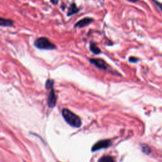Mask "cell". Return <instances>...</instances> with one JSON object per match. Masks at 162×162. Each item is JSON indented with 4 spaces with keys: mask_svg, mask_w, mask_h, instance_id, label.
I'll return each instance as SVG.
<instances>
[{
    "mask_svg": "<svg viewBox=\"0 0 162 162\" xmlns=\"http://www.w3.org/2000/svg\"><path fill=\"white\" fill-rule=\"evenodd\" d=\"M98 162H115L114 158L110 156H104L98 160Z\"/></svg>",
    "mask_w": 162,
    "mask_h": 162,
    "instance_id": "10",
    "label": "cell"
},
{
    "mask_svg": "<svg viewBox=\"0 0 162 162\" xmlns=\"http://www.w3.org/2000/svg\"><path fill=\"white\" fill-rule=\"evenodd\" d=\"M79 11V10L75 4L73 3L70 5V7L69 9V12H68V13H67V15L68 16H71V15H72L77 13Z\"/></svg>",
    "mask_w": 162,
    "mask_h": 162,
    "instance_id": "8",
    "label": "cell"
},
{
    "mask_svg": "<svg viewBox=\"0 0 162 162\" xmlns=\"http://www.w3.org/2000/svg\"><path fill=\"white\" fill-rule=\"evenodd\" d=\"M156 6H157L162 11V4L161 3H160L158 2H155Z\"/></svg>",
    "mask_w": 162,
    "mask_h": 162,
    "instance_id": "14",
    "label": "cell"
},
{
    "mask_svg": "<svg viewBox=\"0 0 162 162\" xmlns=\"http://www.w3.org/2000/svg\"><path fill=\"white\" fill-rule=\"evenodd\" d=\"M92 21H93V19L92 18L86 17L84 18L78 22H77L75 25V27H80V28L86 27V26L90 25L92 22Z\"/></svg>",
    "mask_w": 162,
    "mask_h": 162,
    "instance_id": "6",
    "label": "cell"
},
{
    "mask_svg": "<svg viewBox=\"0 0 162 162\" xmlns=\"http://www.w3.org/2000/svg\"><path fill=\"white\" fill-rule=\"evenodd\" d=\"M61 113L65 121L70 126L75 128H79L82 125V121L80 117L69 110V109L64 108L62 109Z\"/></svg>",
    "mask_w": 162,
    "mask_h": 162,
    "instance_id": "1",
    "label": "cell"
},
{
    "mask_svg": "<svg viewBox=\"0 0 162 162\" xmlns=\"http://www.w3.org/2000/svg\"><path fill=\"white\" fill-rule=\"evenodd\" d=\"M52 87H54V81L52 79H48L46 82V88L49 90Z\"/></svg>",
    "mask_w": 162,
    "mask_h": 162,
    "instance_id": "11",
    "label": "cell"
},
{
    "mask_svg": "<svg viewBox=\"0 0 162 162\" xmlns=\"http://www.w3.org/2000/svg\"><path fill=\"white\" fill-rule=\"evenodd\" d=\"M138 58H135V57H130L129 58V61L130 62H132V63H135V62H137L138 61Z\"/></svg>",
    "mask_w": 162,
    "mask_h": 162,
    "instance_id": "13",
    "label": "cell"
},
{
    "mask_svg": "<svg viewBox=\"0 0 162 162\" xmlns=\"http://www.w3.org/2000/svg\"><path fill=\"white\" fill-rule=\"evenodd\" d=\"M13 25V21L0 17V26L1 27H12Z\"/></svg>",
    "mask_w": 162,
    "mask_h": 162,
    "instance_id": "7",
    "label": "cell"
},
{
    "mask_svg": "<svg viewBox=\"0 0 162 162\" xmlns=\"http://www.w3.org/2000/svg\"><path fill=\"white\" fill-rule=\"evenodd\" d=\"M35 47L40 50H51L56 49V46L46 38L41 37L36 39L34 43Z\"/></svg>",
    "mask_w": 162,
    "mask_h": 162,
    "instance_id": "2",
    "label": "cell"
},
{
    "mask_svg": "<svg viewBox=\"0 0 162 162\" xmlns=\"http://www.w3.org/2000/svg\"><path fill=\"white\" fill-rule=\"evenodd\" d=\"M50 92L48 97V105L50 108H53L56 103V96L54 90V87L50 89Z\"/></svg>",
    "mask_w": 162,
    "mask_h": 162,
    "instance_id": "4",
    "label": "cell"
},
{
    "mask_svg": "<svg viewBox=\"0 0 162 162\" xmlns=\"http://www.w3.org/2000/svg\"><path fill=\"white\" fill-rule=\"evenodd\" d=\"M127 1H130V2H132V3H135V2H136L138 0H127Z\"/></svg>",
    "mask_w": 162,
    "mask_h": 162,
    "instance_id": "16",
    "label": "cell"
},
{
    "mask_svg": "<svg viewBox=\"0 0 162 162\" xmlns=\"http://www.w3.org/2000/svg\"><path fill=\"white\" fill-rule=\"evenodd\" d=\"M50 1L52 3L54 4H56L57 3H58V0H50Z\"/></svg>",
    "mask_w": 162,
    "mask_h": 162,
    "instance_id": "15",
    "label": "cell"
},
{
    "mask_svg": "<svg viewBox=\"0 0 162 162\" xmlns=\"http://www.w3.org/2000/svg\"><path fill=\"white\" fill-rule=\"evenodd\" d=\"M90 62L96 67L102 70H107L108 68V65L103 60L100 58H92L90 60Z\"/></svg>",
    "mask_w": 162,
    "mask_h": 162,
    "instance_id": "5",
    "label": "cell"
},
{
    "mask_svg": "<svg viewBox=\"0 0 162 162\" xmlns=\"http://www.w3.org/2000/svg\"><path fill=\"white\" fill-rule=\"evenodd\" d=\"M111 145V141L108 140V139H104V140H101L96 143L95 145H93V146L91 148V151L92 152L94 151H96L98 150H100L102 149H105L108 148L109 146Z\"/></svg>",
    "mask_w": 162,
    "mask_h": 162,
    "instance_id": "3",
    "label": "cell"
},
{
    "mask_svg": "<svg viewBox=\"0 0 162 162\" xmlns=\"http://www.w3.org/2000/svg\"><path fill=\"white\" fill-rule=\"evenodd\" d=\"M141 148H142V151H143V152L146 155H148L151 152V149L150 148H149V146L148 145H146V144H142L141 145Z\"/></svg>",
    "mask_w": 162,
    "mask_h": 162,
    "instance_id": "12",
    "label": "cell"
},
{
    "mask_svg": "<svg viewBox=\"0 0 162 162\" xmlns=\"http://www.w3.org/2000/svg\"><path fill=\"white\" fill-rule=\"evenodd\" d=\"M90 50L91 51L92 53L95 55H98L101 53V50L100 49L98 48V47L96 46V44L94 43H90Z\"/></svg>",
    "mask_w": 162,
    "mask_h": 162,
    "instance_id": "9",
    "label": "cell"
}]
</instances>
